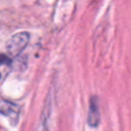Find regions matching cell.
I'll use <instances>...</instances> for the list:
<instances>
[{"instance_id":"cell-1","label":"cell","mask_w":131,"mask_h":131,"mask_svg":"<svg viewBox=\"0 0 131 131\" xmlns=\"http://www.w3.org/2000/svg\"><path fill=\"white\" fill-rule=\"evenodd\" d=\"M29 41L30 34L27 31L18 32L13 35L6 43L7 52L12 56H18L27 47Z\"/></svg>"},{"instance_id":"cell-2","label":"cell","mask_w":131,"mask_h":131,"mask_svg":"<svg viewBox=\"0 0 131 131\" xmlns=\"http://www.w3.org/2000/svg\"><path fill=\"white\" fill-rule=\"evenodd\" d=\"M97 98L96 97H93L90 101V107L89 113L88 117V122L91 127H96L99 124L100 122V113L98 107Z\"/></svg>"},{"instance_id":"cell-3","label":"cell","mask_w":131,"mask_h":131,"mask_svg":"<svg viewBox=\"0 0 131 131\" xmlns=\"http://www.w3.org/2000/svg\"><path fill=\"white\" fill-rule=\"evenodd\" d=\"M0 112L7 116L13 114V113H15V105L10 104L9 102H2L0 104Z\"/></svg>"},{"instance_id":"cell-4","label":"cell","mask_w":131,"mask_h":131,"mask_svg":"<svg viewBox=\"0 0 131 131\" xmlns=\"http://www.w3.org/2000/svg\"><path fill=\"white\" fill-rule=\"evenodd\" d=\"M11 59L5 55V54H0V66L1 65H5V64H9L11 63Z\"/></svg>"},{"instance_id":"cell-5","label":"cell","mask_w":131,"mask_h":131,"mask_svg":"<svg viewBox=\"0 0 131 131\" xmlns=\"http://www.w3.org/2000/svg\"><path fill=\"white\" fill-rule=\"evenodd\" d=\"M0 79H1V74H0Z\"/></svg>"}]
</instances>
